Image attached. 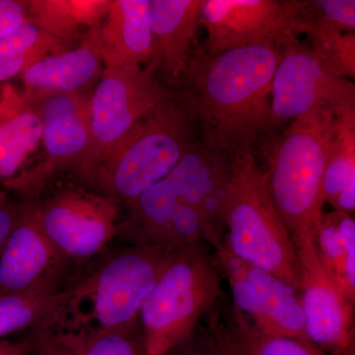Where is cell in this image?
Listing matches in <instances>:
<instances>
[{
	"label": "cell",
	"instance_id": "obj_4",
	"mask_svg": "<svg viewBox=\"0 0 355 355\" xmlns=\"http://www.w3.org/2000/svg\"><path fill=\"white\" fill-rule=\"evenodd\" d=\"M172 254L137 245L116 252L83 280L64 289L53 328L113 331L135 323Z\"/></svg>",
	"mask_w": 355,
	"mask_h": 355
},
{
	"label": "cell",
	"instance_id": "obj_5",
	"mask_svg": "<svg viewBox=\"0 0 355 355\" xmlns=\"http://www.w3.org/2000/svg\"><path fill=\"white\" fill-rule=\"evenodd\" d=\"M209 244L174 252L139 313L146 355H169L221 302L222 273Z\"/></svg>",
	"mask_w": 355,
	"mask_h": 355
},
{
	"label": "cell",
	"instance_id": "obj_6",
	"mask_svg": "<svg viewBox=\"0 0 355 355\" xmlns=\"http://www.w3.org/2000/svg\"><path fill=\"white\" fill-rule=\"evenodd\" d=\"M225 245L238 258L277 275L299 293L300 265L256 154L237 159L224 205Z\"/></svg>",
	"mask_w": 355,
	"mask_h": 355
},
{
	"label": "cell",
	"instance_id": "obj_21",
	"mask_svg": "<svg viewBox=\"0 0 355 355\" xmlns=\"http://www.w3.org/2000/svg\"><path fill=\"white\" fill-rule=\"evenodd\" d=\"M29 355H146L139 320L113 331H35Z\"/></svg>",
	"mask_w": 355,
	"mask_h": 355
},
{
	"label": "cell",
	"instance_id": "obj_19",
	"mask_svg": "<svg viewBox=\"0 0 355 355\" xmlns=\"http://www.w3.org/2000/svg\"><path fill=\"white\" fill-rule=\"evenodd\" d=\"M105 67L94 44L84 33L72 50L50 55L20 74L21 96L30 106L65 93H92Z\"/></svg>",
	"mask_w": 355,
	"mask_h": 355
},
{
	"label": "cell",
	"instance_id": "obj_12",
	"mask_svg": "<svg viewBox=\"0 0 355 355\" xmlns=\"http://www.w3.org/2000/svg\"><path fill=\"white\" fill-rule=\"evenodd\" d=\"M125 207L116 235L123 236L132 245L174 253L205 242L216 250L209 226L197 211L184 205L166 178Z\"/></svg>",
	"mask_w": 355,
	"mask_h": 355
},
{
	"label": "cell",
	"instance_id": "obj_23",
	"mask_svg": "<svg viewBox=\"0 0 355 355\" xmlns=\"http://www.w3.org/2000/svg\"><path fill=\"white\" fill-rule=\"evenodd\" d=\"M318 258L329 279L355 302V221L340 210L324 212L316 234Z\"/></svg>",
	"mask_w": 355,
	"mask_h": 355
},
{
	"label": "cell",
	"instance_id": "obj_11",
	"mask_svg": "<svg viewBox=\"0 0 355 355\" xmlns=\"http://www.w3.org/2000/svg\"><path fill=\"white\" fill-rule=\"evenodd\" d=\"M214 256L230 286L233 305L249 316L256 328L266 335L312 345L298 291L277 275L236 257L225 242L214 250Z\"/></svg>",
	"mask_w": 355,
	"mask_h": 355
},
{
	"label": "cell",
	"instance_id": "obj_7",
	"mask_svg": "<svg viewBox=\"0 0 355 355\" xmlns=\"http://www.w3.org/2000/svg\"><path fill=\"white\" fill-rule=\"evenodd\" d=\"M171 93L149 67H105L91 94L88 151L73 170L80 184H85L113 155L135 125Z\"/></svg>",
	"mask_w": 355,
	"mask_h": 355
},
{
	"label": "cell",
	"instance_id": "obj_17",
	"mask_svg": "<svg viewBox=\"0 0 355 355\" xmlns=\"http://www.w3.org/2000/svg\"><path fill=\"white\" fill-rule=\"evenodd\" d=\"M299 297L313 345L333 355L355 349L354 306L343 297L321 266L300 270Z\"/></svg>",
	"mask_w": 355,
	"mask_h": 355
},
{
	"label": "cell",
	"instance_id": "obj_18",
	"mask_svg": "<svg viewBox=\"0 0 355 355\" xmlns=\"http://www.w3.org/2000/svg\"><path fill=\"white\" fill-rule=\"evenodd\" d=\"M105 67L150 64L149 0H111L99 25L85 32Z\"/></svg>",
	"mask_w": 355,
	"mask_h": 355
},
{
	"label": "cell",
	"instance_id": "obj_34",
	"mask_svg": "<svg viewBox=\"0 0 355 355\" xmlns=\"http://www.w3.org/2000/svg\"><path fill=\"white\" fill-rule=\"evenodd\" d=\"M345 355H355V349L350 350V352H347V354Z\"/></svg>",
	"mask_w": 355,
	"mask_h": 355
},
{
	"label": "cell",
	"instance_id": "obj_15",
	"mask_svg": "<svg viewBox=\"0 0 355 355\" xmlns=\"http://www.w3.org/2000/svg\"><path fill=\"white\" fill-rule=\"evenodd\" d=\"M200 4L202 0H149L153 58L147 67L175 92L203 50L197 39Z\"/></svg>",
	"mask_w": 355,
	"mask_h": 355
},
{
	"label": "cell",
	"instance_id": "obj_24",
	"mask_svg": "<svg viewBox=\"0 0 355 355\" xmlns=\"http://www.w3.org/2000/svg\"><path fill=\"white\" fill-rule=\"evenodd\" d=\"M324 203L334 210H355V112L338 116L323 177Z\"/></svg>",
	"mask_w": 355,
	"mask_h": 355
},
{
	"label": "cell",
	"instance_id": "obj_9",
	"mask_svg": "<svg viewBox=\"0 0 355 355\" xmlns=\"http://www.w3.org/2000/svg\"><path fill=\"white\" fill-rule=\"evenodd\" d=\"M272 88V133L317 109L355 112V85L331 72L297 36L282 35Z\"/></svg>",
	"mask_w": 355,
	"mask_h": 355
},
{
	"label": "cell",
	"instance_id": "obj_10",
	"mask_svg": "<svg viewBox=\"0 0 355 355\" xmlns=\"http://www.w3.org/2000/svg\"><path fill=\"white\" fill-rule=\"evenodd\" d=\"M92 93H65L44 98L32 105L42 123L44 156L36 165L22 170L4 184L22 200L38 198L51 180L65 170H74L90 144V99Z\"/></svg>",
	"mask_w": 355,
	"mask_h": 355
},
{
	"label": "cell",
	"instance_id": "obj_20",
	"mask_svg": "<svg viewBox=\"0 0 355 355\" xmlns=\"http://www.w3.org/2000/svg\"><path fill=\"white\" fill-rule=\"evenodd\" d=\"M209 333L210 343L221 355H326L309 343L266 335L233 304L211 311Z\"/></svg>",
	"mask_w": 355,
	"mask_h": 355
},
{
	"label": "cell",
	"instance_id": "obj_32",
	"mask_svg": "<svg viewBox=\"0 0 355 355\" xmlns=\"http://www.w3.org/2000/svg\"><path fill=\"white\" fill-rule=\"evenodd\" d=\"M31 347V338L17 342L0 340V355H29Z\"/></svg>",
	"mask_w": 355,
	"mask_h": 355
},
{
	"label": "cell",
	"instance_id": "obj_25",
	"mask_svg": "<svg viewBox=\"0 0 355 355\" xmlns=\"http://www.w3.org/2000/svg\"><path fill=\"white\" fill-rule=\"evenodd\" d=\"M111 0H29L28 21L70 43H80V29L99 25Z\"/></svg>",
	"mask_w": 355,
	"mask_h": 355
},
{
	"label": "cell",
	"instance_id": "obj_1",
	"mask_svg": "<svg viewBox=\"0 0 355 355\" xmlns=\"http://www.w3.org/2000/svg\"><path fill=\"white\" fill-rule=\"evenodd\" d=\"M279 58V44L273 42L218 55L202 50L196 55L176 93L205 149L233 164L254 154L272 135V88Z\"/></svg>",
	"mask_w": 355,
	"mask_h": 355
},
{
	"label": "cell",
	"instance_id": "obj_26",
	"mask_svg": "<svg viewBox=\"0 0 355 355\" xmlns=\"http://www.w3.org/2000/svg\"><path fill=\"white\" fill-rule=\"evenodd\" d=\"M76 46L27 20L0 38V83L20 76L28 67L44 58L72 50Z\"/></svg>",
	"mask_w": 355,
	"mask_h": 355
},
{
	"label": "cell",
	"instance_id": "obj_33",
	"mask_svg": "<svg viewBox=\"0 0 355 355\" xmlns=\"http://www.w3.org/2000/svg\"><path fill=\"white\" fill-rule=\"evenodd\" d=\"M207 355H221L216 349H214V345H212V343H210L209 340L207 345Z\"/></svg>",
	"mask_w": 355,
	"mask_h": 355
},
{
	"label": "cell",
	"instance_id": "obj_22",
	"mask_svg": "<svg viewBox=\"0 0 355 355\" xmlns=\"http://www.w3.org/2000/svg\"><path fill=\"white\" fill-rule=\"evenodd\" d=\"M42 139L36 110L11 84L0 89V183L4 186L21 171L26 159Z\"/></svg>",
	"mask_w": 355,
	"mask_h": 355
},
{
	"label": "cell",
	"instance_id": "obj_30",
	"mask_svg": "<svg viewBox=\"0 0 355 355\" xmlns=\"http://www.w3.org/2000/svg\"><path fill=\"white\" fill-rule=\"evenodd\" d=\"M29 0H0V38L28 20Z\"/></svg>",
	"mask_w": 355,
	"mask_h": 355
},
{
	"label": "cell",
	"instance_id": "obj_3",
	"mask_svg": "<svg viewBox=\"0 0 355 355\" xmlns=\"http://www.w3.org/2000/svg\"><path fill=\"white\" fill-rule=\"evenodd\" d=\"M198 141L188 110L172 91L135 125L84 186L127 205L164 180Z\"/></svg>",
	"mask_w": 355,
	"mask_h": 355
},
{
	"label": "cell",
	"instance_id": "obj_27",
	"mask_svg": "<svg viewBox=\"0 0 355 355\" xmlns=\"http://www.w3.org/2000/svg\"><path fill=\"white\" fill-rule=\"evenodd\" d=\"M286 33L305 34L310 50L331 72L350 79L355 77V35L331 26L300 19L287 12Z\"/></svg>",
	"mask_w": 355,
	"mask_h": 355
},
{
	"label": "cell",
	"instance_id": "obj_28",
	"mask_svg": "<svg viewBox=\"0 0 355 355\" xmlns=\"http://www.w3.org/2000/svg\"><path fill=\"white\" fill-rule=\"evenodd\" d=\"M64 299V289L46 294L0 295V340L18 331H38L57 322Z\"/></svg>",
	"mask_w": 355,
	"mask_h": 355
},
{
	"label": "cell",
	"instance_id": "obj_8",
	"mask_svg": "<svg viewBox=\"0 0 355 355\" xmlns=\"http://www.w3.org/2000/svg\"><path fill=\"white\" fill-rule=\"evenodd\" d=\"M21 202L67 261L89 260L118 232L121 205L80 183L65 184L46 197Z\"/></svg>",
	"mask_w": 355,
	"mask_h": 355
},
{
	"label": "cell",
	"instance_id": "obj_29",
	"mask_svg": "<svg viewBox=\"0 0 355 355\" xmlns=\"http://www.w3.org/2000/svg\"><path fill=\"white\" fill-rule=\"evenodd\" d=\"M288 4L295 17L331 26L345 33H354V0L288 1Z\"/></svg>",
	"mask_w": 355,
	"mask_h": 355
},
{
	"label": "cell",
	"instance_id": "obj_16",
	"mask_svg": "<svg viewBox=\"0 0 355 355\" xmlns=\"http://www.w3.org/2000/svg\"><path fill=\"white\" fill-rule=\"evenodd\" d=\"M232 165L198 141L166 177L184 205L197 211L209 226L216 239V250L225 242L224 205Z\"/></svg>",
	"mask_w": 355,
	"mask_h": 355
},
{
	"label": "cell",
	"instance_id": "obj_13",
	"mask_svg": "<svg viewBox=\"0 0 355 355\" xmlns=\"http://www.w3.org/2000/svg\"><path fill=\"white\" fill-rule=\"evenodd\" d=\"M198 24L207 39L203 51L218 55L263 43H277L286 32L284 1L202 0Z\"/></svg>",
	"mask_w": 355,
	"mask_h": 355
},
{
	"label": "cell",
	"instance_id": "obj_31",
	"mask_svg": "<svg viewBox=\"0 0 355 355\" xmlns=\"http://www.w3.org/2000/svg\"><path fill=\"white\" fill-rule=\"evenodd\" d=\"M19 210L20 202H14L6 189L0 190V253L17 222Z\"/></svg>",
	"mask_w": 355,
	"mask_h": 355
},
{
	"label": "cell",
	"instance_id": "obj_14",
	"mask_svg": "<svg viewBox=\"0 0 355 355\" xmlns=\"http://www.w3.org/2000/svg\"><path fill=\"white\" fill-rule=\"evenodd\" d=\"M67 260L20 202L19 216L0 253V295L55 293Z\"/></svg>",
	"mask_w": 355,
	"mask_h": 355
},
{
	"label": "cell",
	"instance_id": "obj_2",
	"mask_svg": "<svg viewBox=\"0 0 355 355\" xmlns=\"http://www.w3.org/2000/svg\"><path fill=\"white\" fill-rule=\"evenodd\" d=\"M338 116L317 109L261 142L266 183L295 248L300 270L321 265L316 234L324 214L323 177Z\"/></svg>",
	"mask_w": 355,
	"mask_h": 355
}]
</instances>
